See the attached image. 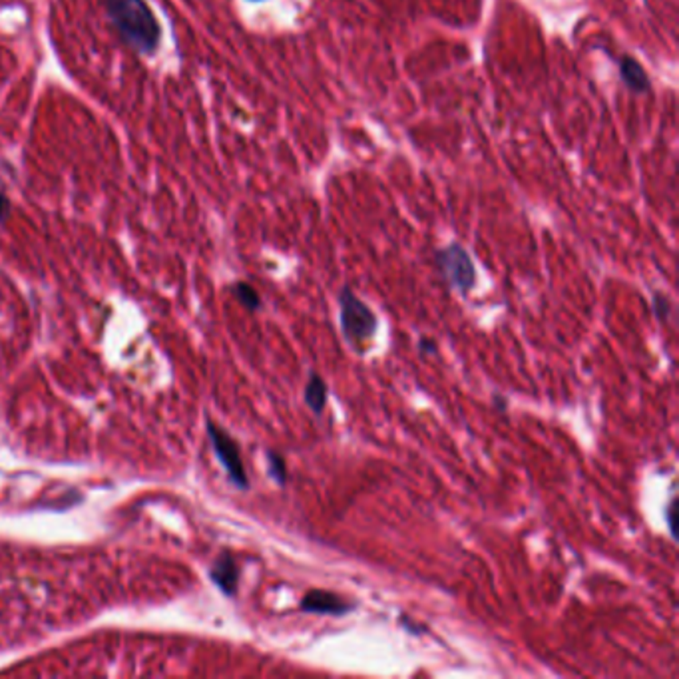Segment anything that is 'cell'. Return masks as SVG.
Instances as JSON below:
<instances>
[{
    "instance_id": "ba28073f",
    "label": "cell",
    "mask_w": 679,
    "mask_h": 679,
    "mask_svg": "<svg viewBox=\"0 0 679 679\" xmlns=\"http://www.w3.org/2000/svg\"><path fill=\"white\" fill-rule=\"evenodd\" d=\"M305 405L311 409L315 415H323L327 407V385L317 373L309 375L305 385Z\"/></svg>"
},
{
    "instance_id": "7a4b0ae2",
    "label": "cell",
    "mask_w": 679,
    "mask_h": 679,
    "mask_svg": "<svg viewBox=\"0 0 679 679\" xmlns=\"http://www.w3.org/2000/svg\"><path fill=\"white\" fill-rule=\"evenodd\" d=\"M339 311H341V331L351 347L363 351L367 343L377 333V315L365 301H360L351 287H343L339 294Z\"/></svg>"
},
{
    "instance_id": "3957f363",
    "label": "cell",
    "mask_w": 679,
    "mask_h": 679,
    "mask_svg": "<svg viewBox=\"0 0 679 679\" xmlns=\"http://www.w3.org/2000/svg\"><path fill=\"white\" fill-rule=\"evenodd\" d=\"M436 265L441 269L443 277L449 281L452 289H457L460 295H468V291L475 287L476 271L467 249L459 244H451L436 252Z\"/></svg>"
},
{
    "instance_id": "7c38bea8",
    "label": "cell",
    "mask_w": 679,
    "mask_h": 679,
    "mask_svg": "<svg viewBox=\"0 0 679 679\" xmlns=\"http://www.w3.org/2000/svg\"><path fill=\"white\" fill-rule=\"evenodd\" d=\"M418 351H420V355H425V357H433V355H436V353H438L436 341L431 339V337H420V339H418Z\"/></svg>"
},
{
    "instance_id": "e0dca14e",
    "label": "cell",
    "mask_w": 679,
    "mask_h": 679,
    "mask_svg": "<svg viewBox=\"0 0 679 679\" xmlns=\"http://www.w3.org/2000/svg\"><path fill=\"white\" fill-rule=\"evenodd\" d=\"M253 3H257V0H253Z\"/></svg>"
},
{
    "instance_id": "277c9868",
    "label": "cell",
    "mask_w": 679,
    "mask_h": 679,
    "mask_svg": "<svg viewBox=\"0 0 679 679\" xmlns=\"http://www.w3.org/2000/svg\"><path fill=\"white\" fill-rule=\"evenodd\" d=\"M208 435L219 462L228 470L231 483H234L237 488H247L249 480L245 475V467H244L242 452H239L237 443L226 431H223V428H219L216 423H211V420L208 423Z\"/></svg>"
},
{
    "instance_id": "4fadbf2b",
    "label": "cell",
    "mask_w": 679,
    "mask_h": 679,
    "mask_svg": "<svg viewBox=\"0 0 679 679\" xmlns=\"http://www.w3.org/2000/svg\"><path fill=\"white\" fill-rule=\"evenodd\" d=\"M675 509H677V501L675 498H672L666 509V520H667V526H669V532H672V536L675 538Z\"/></svg>"
},
{
    "instance_id": "5bb4252c",
    "label": "cell",
    "mask_w": 679,
    "mask_h": 679,
    "mask_svg": "<svg viewBox=\"0 0 679 679\" xmlns=\"http://www.w3.org/2000/svg\"><path fill=\"white\" fill-rule=\"evenodd\" d=\"M401 625H405L407 630H409L410 633H415V635H423V633H426V627H425V625L415 624V622H412L410 617H407V616H401Z\"/></svg>"
},
{
    "instance_id": "30bf717a",
    "label": "cell",
    "mask_w": 679,
    "mask_h": 679,
    "mask_svg": "<svg viewBox=\"0 0 679 679\" xmlns=\"http://www.w3.org/2000/svg\"><path fill=\"white\" fill-rule=\"evenodd\" d=\"M234 294L239 301H242V305L249 309V311H257V309L261 307L260 294H257L249 283H237V286L234 287Z\"/></svg>"
},
{
    "instance_id": "8fae6325",
    "label": "cell",
    "mask_w": 679,
    "mask_h": 679,
    "mask_svg": "<svg viewBox=\"0 0 679 679\" xmlns=\"http://www.w3.org/2000/svg\"><path fill=\"white\" fill-rule=\"evenodd\" d=\"M651 303H653V313H656L658 319L661 323H666L669 319V315H672V303H669L667 295H664V294H653Z\"/></svg>"
},
{
    "instance_id": "6da1fadb",
    "label": "cell",
    "mask_w": 679,
    "mask_h": 679,
    "mask_svg": "<svg viewBox=\"0 0 679 679\" xmlns=\"http://www.w3.org/2000/svg\"><path fill=\"white\" fill-rule=\"evenodd\" d=\"M106 8L120 37L137 53H153L160 42L156 14L144 0H106Z\"/></svg>"
},
{
    "instance_id": "8992f818",
    "label": "cell",
    "mask_w": 679,
    "mask_h": 679,
    "mask_svg": "<svg viewBox=\"0 0 679 679\" xmlns=\"http://www.w3.org/2000/svg\"><path fill=\"white\" fill-rule=\"evenodd\" d=\"M211 580L216 586L228 596H236L237 592V582H239V570L237 564L231 554L223 552L216 562H213V568L210 572Z\"/></svg>"
},
{
    "instance_id": "9a60e30c",
    "label": "cell",
    "mask_w": 679,
    "mask_h": 679,
    "mask_svg": "<svg viewBox=\"0 0 679 679\" xmlns=\"http://www.w3.org/2000/svg\"><path fill=\"white\" fill-rule=\"evenodd\" d=\"M8 213H11V202H8V197L0 192V226H3L4 219L8 218Z\"/></svg>"
},
{
    "instance_id": "5b68a950",
    "label": "cell",
    "mask_w": 679,
    "mask_h": 679,
    "mask_svg": "<svg viewBox=\"0 0 679 679\" xmlns=\"http://www.w3.org/2000/svg\"><path fill=\"white\" fill-rule=\"evenodd\" d=\"M299 609L305 614H321V616H347L355 612V601H347L341 596L327 590H309L299 604Z\"/></svg>"
},
{
    "instance_id": "9c48e42d",
    "label": "cell",
    "mask_w": 679,
    "mask_h": 679,
    "mask_svg": "<svg viewBox=\"0 0 679 679\" xmlns=\"http://www.w3.org/2000/svg\"><path fill=\"white\" fill-rule=\"evenodd\" d=\"M268 470H269V476L275 480V483H277L279 486H286V483H287V464H286V459H283L279 452L268 451Z\"/></svg>"
},
{
    "instance_id": "52a82bcc",
    "label": "cell",
    "mask_w": 679,
    "mask_h": 679,
    "mask_svg": "<svg viewBox=\"0 0 679 679\" xmlns=\"http://www.w3.org/2000/svg\"><path fill=\"white\" fill-rule=\"evenodd\" d=\"M620 76L624 84L635 94H643L650 90V76L643 70V66L638 62V60L632 56H622L620 58Z\"/></svg>"
},
{
    "instance_id": "2e32d148",
    "label": "cell",
    "mask_w": 679,
    "mask_h": 679,
    "mask_svg": "<svg viewBox=\"0 0 679 679\" xmlns=\"http://www.w3.org/2000/svg\"><path fill=\"white\" fill-rule=\"evenodd\" d=\"M494 402H496L498 410H506V401H502L501 397H498V394H494Z\"/></svg>"
}]
</instances>
